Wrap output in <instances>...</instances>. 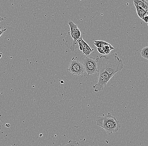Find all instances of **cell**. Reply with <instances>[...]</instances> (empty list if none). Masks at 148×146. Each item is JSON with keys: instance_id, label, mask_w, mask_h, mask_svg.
I'll return each mask as SVG.
<instances>
[{"instance_id": "d6986e66", "label": "cell", "mask_w": 148, "mask_h": 146, "mask_svg": "<svg viewBox=\"0 0 148 146\" xmlns=\"http://www.w3.org/2000/svg\"><path fill=\"white\" fill-rule=\"evenodd\" d=\"M2 57V53H0V59H1V58Z\"/></svg>"}, {"instance_id": "52a82bcc", "label": "cell", "mask_w": 148, "mask_h": 146, "mask_svg": "<svg viewBox=\"0 0 148 146\" xmlns=\"http://www.w3.org/2000/svg\"><path fill=\"white\" fill-rule=\"evenodd\" d=\"M134 5L138 15L140 19H142L144 16H148V13L146 12L141 7L137 5L135 3H134Z\"/></svg>"}, {"instance_id": "3957f363", "label": "cell", "mask_w": 148, "mask_h": 146, "mask_svg": "<svg viewBox=\"0 0 148 146\" xmlns=\"http://www.w3.org/2000/svg\"><path fill=\"white\" fill-rule=\"evenodd\" d=\"M82 63L85 67V71L87 73L88 76L98 73V63L96 58L86 57L83 59Z\"/></svg>"}, {"instance_id": "ac0fdd59", "label": "cell", "mask_w": 148, "mask_h": 146, "mask_svg": "<svg viewBox=\"0 0 148 146\" xmlns=\"http://www.w3.org/2000/svg\"><path fill=\"white\" fill-rule=\"evenodd\" d=\"M3 18L2 17H1V16H0V23H1V21H2L3 20ZM0 28H1V27H0Z\"/></svg>"}, {"instance_id": "9c48e42d", "label": "cell", "mask_w": 148, "mask_h": 146, "mask_svg": "<svg viewBox=\"0 0 148 146\" xmlns=\"http://www.w3.org/2000/svg\"><path fill=\"white\" fill-rule=\"evenodd\" d=\"M77 43L78 44L79 49L81 51H82L83 49H91L90 47L88 45V43H86L84 40H83V38L81 36L80 38L77 41Z\"/></svg>"}, {"instance_id": "30bf717a", "label": "cell", "mask_w": 148, "mask_h": 146, "mask_svg": "<svg viewBox=\"0 0 148 146\" xmlns=\"http://www.w3.org/2000/svg\"><path fill=\"white\" fill-rule=\"evenodd\" d=\"M110 43L101 40H94V45L98 48H102L110 45Z\"/></svg>"}, {"instance_id": "ba28073f", "label": "cell", "mask_w": 148, "mask_h": 146, "mask_svg": "<svg viewBox=\"0 0 148 146\" xmlns=\"http://www.w3.org/2000/svg\"><path fill=\"white\" fill-rule=\"evenodd\" d=\"M134 2L140 6L145 12L148 13V3L144 0H135Z\"/></svg>"}, {"instance_id": "4fadbf2b", "label": "cell", "mask_w": 148, "mask_h": 146, "mask_svg": "<svg viewBox=\"0 0 148 146\" xmlns=\"http://www.w3.org/2000/svg\"><path fill=\"white\" fill-rule=\"evenodd\" d=\"M93 51H94L93 49H88L85 48V49H83L82 51L84 55H86V56H88Z\"/></svg>"}, {"instance_id": "6da1fadb", "label": "cell", "mask_w": 148, "mask_h": 146, "mask_svg": "<svg viewBox=\"0 0 148 146\" xmlns=\"http://www.w3.org/2000/svg\"><path fill=\"white\" fill-rule=\"evenodd\" d=\"M96 59L98 63V72H105L113 77L123 68V61L118 57L116 53L107 56H101Z\"/></svg>"}, {"instance_id": "2e32d148", "label": "cell", "mask_w": 148, "mask_h": 146, "mask_svg": "<svg viewBox=\"0 0 148 146\" xmlns=\"http://www.w3.org/2000/svg\"><path fill=\"white\" fill-rule=\"evenodd\" d=\"M6 30V29H0V37L3 34L4 32H5Z\"/></svg>"}, {"instance_id": "8992f818", "label": "cell", "mask_w": 148, "mask_h": 146, "mask_svg": "<svg viewBox=\"0 0 148 146\" xmlns=\"http://www.w3.org/2000/svg\"><path fill=\"white\" fill-rule=\"evenodd\" d=\"M68 25L70 27V31L69 33L73 39V46L72 47V50H73L74 46L77 43V41L81 37V33L77 25L75 24L74 22L69 21Z\"/></svg>"}, {"instance_id": "e0dca14e", "label": "cell", "mask_w": 148, "mask_h": 146, "mask_svg": "<svg viewBox=\"0 0 148 146\" xmlns=\"http://www.w3.org/2000/svg\"><path fill=\"white\" fill-rule=\"evenodd\" d=\"M2 127V123L1 122V119H0V132H1V129Z\"/></svg>"}, {"instance_id": "277c9868", "label": "cell", "mask_w": 148, "mask_h": 146, "mask_svg": "<svg viewBox=\"0 0 148 146\" xmlns=\"http://www.w3.org/2000/svg\"><path fill=\"white\" fill-rule=\"evenodd\" d=\"M112 77L105 72H98V82L93 86L94 91L95 92H99L102 91Z\"/></svg>"}, {"instance_id": "5bb4252c", "label": "cell", "mask_w": 148, "mask_h": 146, "mask_svg": "<svg viewBox=\"0 0 148 146\" xmlns=\"http://www.w3.org/2000/svg\"><path fill=\"white\" fill-rule=\"evenodd\" d=\"M97 50H98V52L101 54H105L102 48H97Z\"/></svg>"}, {"instance_id": "8fae6325", "label": "cell", "mask_w": 148, "mask_h": 146, "mask_svg": "<svg viewBox=\"0 0 148 146\" xmlns=\"http://www.w3.org/2000/svg\"><path fill=\"white\" fill-rule=\"evenodd\" d=\"M140 55L145 60H148V46L143 47L140 51Z\"/></svg>"}, {"instance_id": "5b68a950", "label": "cell", "mask_w": 148, "mask_h": 146, "mask_svg": "<svg viewBox=\"0 0 148 146\" xmlns=\"http://www.w3.org/2000/svg\"><path fill=\"white\" fill-rule=\"evenodd\" d=\"M68 70L72 75H75L83 74L85 71V67L82 62L76 60L73 57L69 64Z\"/></svg>"}, {"instance_id": "9a60e30c", "label": "cell", "mask_w": 148, "mask_h": 146, "mask_svg": "<svg viewBox=\"0 0 148 146\" xmlns=\"http://www.w3.org/2000/svg\"><path fill=\"white\" fill-rule=\"evenodd\" d=\"M142 20H143L145 23H146L148 24V16H144L143 18V19H142Z\"/></svg>"}, {"instance_id": "7c38bea8", "label": "cell", "mask_w": 148, "mask_h": 146, "mask_svg": "<svg viewBox=\"0 0 148 146\" xmlns=\"http://www.w3.org/2000/svg\"><path fill=\"white\" fill-rule=\"evenodd\" d=\"M64 146H80V145L77 141L71 140H69Z\"/></svg>"}, {"instance_id": "7a4b0ae2", "label": "cell", "mask_w": 148, "mask_h": 146, "mask_svg": "<svg viewBox=\"0 0 148 146\" xmlns=\"http://www.w3.org/2000/svg\"><path fill=\"white\" fill-rule=\"evenodd\" d=\"M96 123L98 126L104 129L109 135L116 133L121 127L119 121L110 113L98 117Z\"/></svg>"}]
</instances>
